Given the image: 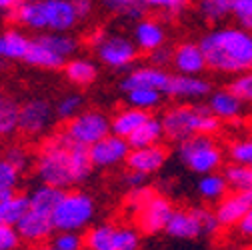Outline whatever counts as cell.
Instances as JSON below:
<instances>
[{
	"mask_svg": "<svg viewBox=\"0 0 252 250\" xmlns=\"http://www.w3.org/2000/svg\"><path fill=\"white\" fill-rule=\"evenodd\" d=\"M90 154V162L94 168H112L122 162H126L130 154V144L126 138H120L116 134H108L96 144H92L88 148Z\"/></svg>",
	"mask_w": 252,
	"mask_h": 250,
	"instance_id": "8fae6325",
	"label": "cell"
},
{
	"mask_svg": "<svg viewBox=\"0 0 252 250\" xmlns=\"http://www.w3.org/2000/svg\"><path fill=\"white\" fill-rule=\"evenodd\" d=\"M20 2H40V0H20Z\"/></svg>",
	"mask_w": 252,
	"mask_h": 250,
	"instance_id": "6f0895ef",
	"label": "cell"
},
{
	"mask_svg": "<svg viewBox=\"0 0 252 250\" xmlns=\"http://www.w3.org/2000/svg\"><path fill=\"white\" fill-rule=\"evenodd\" d=\"M164 136V130H162V122L160 118H148L140 128H136L128 138V144L130 148H142V146H152V144H158L160 138Z\"/></svg>",
	"mask_w": 252,
	"mask_h": 250,
	"instance_id": "f1b7e54d",
	"label": "cell"
},
{
	"mask_svg": "<svg viewBox=\"0 0 252 250\" xmlns=\"http://www.w3.org/2000/svg\"><path fill=\"white\" fill-rule=\"evenodd\" d=\"M198 12L208 22H220L232 14V0H200Z\"/></svg>",
	"mask_w": 252,
	"mask_h": 250,
	"instance_id": "836d02e7",
	"label": "cell"
},
{
	"mask_svg": "<svg viewBox=\"0 0 252 250\" xmlns=\"http://www.w3.org/2000/svg\"><path fill=\"white\" fill-rule=\"evenodd\" d=\"M252 208V192H228L224 198L216 202L214 214L218 218L220 228L236 226L242 216Z\"/></svg>",
	"mask_w": 252,
	"mask_h": 250,
	"instance_id": "5bb4252c",
	"label": "cell"
},
{
	"mask_svg": "<svg viewBox=\"0 0 252 250\" xmlns=\"http://www.w3.org/2000/svg\"><path fill=\"white\" fill-rule=\"evenodd\" d=\"M64 130L74 142L90 148L110 134V118L100 110H80L66 122Z\"/></svg>",
	"mask_w": 252,
	"mask_h": 250,
	"instance_id": "52a82bcc",
	"label": "cell"
},
{
	"mask_svg": "<svg viewBox=\"0 0 252 250\" xmlns=\"http://www.w3.org/2000/svg\"><path fill=\"white\" fill-rule=\"evenodd\" d=\"M150 62L154 66H158V68H162L164 64H170L172 62V52H168V48H158V50H154V52H150Z\"/></svg>",
	"mask_w": 252,
	"mask_h": 250,
	"instance_id": "681fc988",
	"label": "cell"
},
{
	"mask_svg": "<svg viewBox=\"0 0 252 250\" xmlns=\"http://www.w3.org/2000/svg\"><path fill=\"white\" fill-rule=\"evenodd\" d=\"M22 238L16 230V226L0 224V250H18Z\"/></svg>",
	"mask_w": 252,
	"mask_h": 250,
	"instance_id": "f6af8a7d",
	"label": "cell"
},
{
	"mask_svg": "<svg viewBox=\"0 0 252 250\" xmlns=\"http://www.w3.org/2000/svg\"><path fill=\"white\" fill-rule=\"evenodd\" d=\"M28 210V194L8 192L0 194V224H10L16 226L20 222V218Z\"/></svg>",
	"mask_w": 252,
	"mask_h": 250,
	"instance_id": "484cf974",
	"label": "cell"
},
{
	"mask_svg": "<svg viewBox=\"0 0 252 250\" xmlns=\"http://www.w3.org/2000/svg\"><path fill=\"white\" fill-rule=\"evenodd\" d=\"M208 68L242 74L252 70V32L240 26L214 28L200 42Z\"/></svg>",
	"mask_w": 252,
	"mask_h": 250,
	"instance_id": "7a4b0ae2",
	"label": "cell"
},
{
	"mask_svg": "<svg viewBox=\"0 0 252 250\" xmlns=\"http://www.w3.org/2000/svg\"><path fill=\"white\" fill-rule=\"evenodd\" d=\"M166 40V32L158 20L152 18H144L134 26V44L140 52H154L164 46Z\"/></svg>",
	"mask_w": 252,
	"mask_h": 250,
	"instance_id": "44dd1931",
	"label": "cell"
},
{
	"mask_svg": "<svg viewBox=\"0 0 252 250\" xmlns=\"http://www.w3.org/2000/svg\"><path fill=\"white\" fill-rule=\"evenodd\" d=\"M96 56L102 64H106L112 70H124L134 64V60L138 56V48L132 40L124 36H104L102 42L94 48Z\"/></svg>",
	"mask_w": 252,
	"mask_h": 250,
	"instance_id": "30bf717a",
	"label": "cell"
},
{
	"mask_svg": "<svg viewBox=\"0 0 252 250\" xmlns=\"http://www.w3.org/2000/svg\"><path fill=\"white\" fill-rule=\"evenodd\" d=\"M140 4L144 8H154L166 14H180L186 8L188 0H140Z\"/></svg>",
	"mask_w": 252,
	"mask_h": 250,
	"instance_id": "ee69618b",
	"label": "cell"
},
{
	"mask_svg": "<svg viewBox=\"0 0 252 250\" xmlns=\"http://www.w3.org/2000/svg\"><path fill=\"white\" fill-rule=\"evenodd\" d=\"M228 88L242 102H252V70L236 74V78L228 84Z\"/></svg>",
	"mask_w": 252,
	"mask_h": 250,
	"instance_id": "60d3db41",
	"label": "cell"
},
{
	"mask_svg": "<svg viewBox=\"0 0 252 250\" xmlns=\"http://www.w3.org/2000/svg\"><path fill=\"white\" fill-rule=\"evenodd\" d=\"M10 18L24 30H34V32H44L46 22L40 2H20L12 12Z\"/></svg>",
	"mask_w": 252,
	"mask_h": 250,
	"instance_id": "d4e9b609",
	"label": "cell"
},
{
	"mask_svg": "<svg viewBox=\"0 0 252 250\" xmlns=\"http://www.w3.org/2000/svg\"><path fill=\"white\" fill-rule=\"evenodd\" d=\"M174 70L178 74H186V76H198L202 74L208 64H206V56L200 48V44L196 42H182L176 46V50L172 52V62Z\"/></svg>",
	"mask_w": 252,
	"mask_h": 250,
	"instance_id": "2e32d148",
	"label": "cell"
},
{
	"mask_svg": "<svg viewBox=\"0 0 252 250\" xmlns=\"http://www.w3.org/2000/svg\"><path fill=\"white\" fill-rule=\"evenodd\" d=\"M18 104L6 100L0 108V138H10L18 132Z\"/></svg>",
	"mask_w": 252,
	"mask_h": 250,
	"instance_id": "d590c367",
	"label": "cell"
},
{
	"mask_svg": "<svg viewBox=\"0 0 252 250\" xmlns=\"http://www.w3.org/2000/svg\"><path fill=\"white\" fill-rule=\"evenodd\" d=\"M16 230L24 242L30 244H44L54 236V224H52V216L34 208H28L26 214L20 218V222L16 224Z\"/></svg>",
	"mask_w": 252,
	"mask_h": 250,
	"instance_id": "7c38bea8",
	"label": "cell"
},
{
	"mask_svg": "<svg viewBox=\"0 0 252 250\" xmlns=\"http://www.w3.org/2000/svg\"><path fill=\"white\" fill-rule=\"evenodd\" d=\"M32 164L40 184L56 186L60 190H70L86 182L94 168L88 148L74 142L66 130L48 134L38 146Z\"/></svg>",
	"mask_w": 252,
	"mask_h": 250,
	"instance_id": "6da1fadb",
	"label": "cell"
},
{
	"mask_svg": "<svg viewBox=\"0 0 252 250\" xmlns=\"http://www.w3.org/2000/svg\"><path fill=\"white\" fill-rule=\"evenodd\" d=\"M196 212H198V218H200V224H202V232L204 234H214L216 230H220V224H218V218H216L214 210L196 206Z\"/></svg>",
	"mask_w": 252,
	"mask_h": 250,
	"instance_id": "7dc6e473",
	"label": "cell"
},
{
	"mask_svg": "<svg viewBox=\"0 0 252 250\" xmlns=\"http://www.w3.org/2000/svg\"><path fill=\"white\" fill-rule=\"evenodd\" d=\"M72 6L76 10L78 20H86L92 14V10H94V2H92V0H72Z\"/></svg>",
	"mask_w": 252,
	"mask_h": 250,
	"instance_id": "f907efd6",
	"label": "cell"
},
{
	"mask_svg": "<svg viewBox=\"0 0 252 250\" xmlns=\"http://www.w3.org/2000/svg\"><path fill=\"white\" fill-rule=\"evenodd\" d=\"M170 76L172 74H168L164 68H158V66L134 68L128 76L122 80V90H130V88H156V90L164 92L166 86H168Z\"/></svg>",
	"mask_w": 252,
	"mask_h": 250,
	"instance_id": "d6986e66",
	"label": "cell"
},
{
	"mask_svg": "<svg viewBox=\"0 0 252 250\" xmlns=\"http://www.w3.org/2000/svg\"><path fill=\"white\" fill-rule=\"evenodd\" d=\"M64 74L68 78V82L76 84V86H88L96 80L98 76V68L90 58H80V56H72L66 60L64 64Z\"/></svg>",
	"mask_w": 252,
	"mask_h": 250,
	"instance_id": "4316f807",
	"label": "cell"
},
{
	"mask_svg": "<svg viewBox=\"0 0 252 250\" xmlns=\"http://www.w3.org/2000/svg\"><path fill=\"white\" fill-rule=\"evenodd\" d=\"M30 38L20 26H10L0 32V58L2 60H22L30 48Z\"/></svg>",
	"mask_w": 252,
	"mask_h": 250,
	"instance_id": "7402d4cb",
	"label": "cell"
},
{
	"mask_svg": "<svg viewBox=\"0 0 252 250\" xmlns=\"http://www.w3.org/2000/svg\"><path fill=\"white\" fill-rule=\"evenodd\" d=\"M52 246L58 250H84V234L82 232H72V230H60L54 232L50 238Z\"/></svg>",
	"mask_w": 252,
	"mask_h": 250,
	"instance_id": "f35d334b",
	"label": "cell"
},
{
	"mask_svg": "<svg viewBox=\"0 0 252 250\" xmlns=\"http://www.w3.org/2000/svg\"><path fill=\"white\" fill-rule=\"evenodd\" d=\"M2 156H4L6 160H10L20 172H24V170L30 166V152H28V148L22 146V144H10V146L4 150Z\"/></svg>",
	"mask_w": 252,
	"mask_h": 250,
	"instance_id": "7bdbcfd3",
	"label": "cell"
},
{
	"mask_svg": "<svg viewBox=\"0 0 252 250\" xmlns=\"http://www.w3.org/2000/svg\"><path fill=\"white\" fill-rule=\"evenodd\" d=\"M104 36H106L104 30H94V32L88 36V44H90V48H96V46L102 42Z\"/></svg>",
	"mask_w": 252,
	"mask_h": 250,
	"instance_id": "f5cc1de1",
	"label": "cell"
},
{
	"mask_svg": "<svg viewBox=\"0 0 252 250\" xmlns=\"http://www.w3.org/2000/svg\"><path fill=\"white\" fill-rule=\"evenodd\" d=\"M168 160V150L162 144H152L142 148H130V154L126 158L128 170H136L142 174H154L158 172Z\"/></svg>",
	"mask_w": 252,
	"mask_h": 250,
	"instance_id": "9a60e30c",
	"label": "cell"
},
{
	"mask_svg": "<svg viewBox=\"0 0 252 250\" xmlns=\"http://www.w3.org/2000/svg\"><path fill=\"white\" fill-rule=\"evenodd\" d=\"M242 104L244 102L230 88L210 92V98H208V110L218 120H236L242 114Z\"/></svg>",
	"mask_w": 252,
	"mask_h": 250,
	"instance_id": "603a6c76",
	"label": "cell"
},
{
	"mask_svg": "<svg viewBox=\"0 0 252 250\" xmlns=\"http://www.w3.org/2000/svg\"><path fill=\"white\" fill-rule=\"evenodd\" d=\"M40 38L64 60L72 58L74 52L78 50V40L66 32H40Z\"/></svg>",
	"mask_w": 252,
	"mask_h": 250,
	"instance_id": "d6a6232c",
	"label": "cell"
},
{
	"mask_svg": "<svg viewBox=\"0 0 252 250\" xmlns=\"http://www.w3.org/2000/svg\"><path fill=\"white\" fill-rule=\"evenodd\" d=\"M244 250H252V246H248V248H244Z\"/></svg>",
	"mask_w": 252,
	"mask_h": 250,
	"instance_id": "680465c9",
	"label": "cell"
},
{
	"mask_svg": "<svg viewBox=\"0 0 252 250\" xmlns=\"http://www.w3.org/2000/svg\"><path fill=\"white\" fill-rule=\"evenodd\" d=\"M0 60H2V58H0Z\"/></svg>",
	"mask_w": 252,
	"mask_h": 250,
	"instance_id": "91938a15",
	"label": "cell"
},
{
	"mask_svg": "<svg viewBox=\"0 0 252 250\" xmlns=\"http://www.w3.org/2000/svg\"><path fill=\"white\" fill-rule=\"evenodd\" d=\"M24 62L32 68H40V70H58V68H64L66 60L62 58L60 54H56L42 38L40 34L34 36L30 40V48L24 56Z\"/></svg>",
	"mask_w": 252,
	"mask_h": 250,
	"instance_id": "ffe728a7",
	"label": "cell"
},
{
	"mask_svg": "<svg viewBox=\"0 0 252 250\" xmlns=\"http://www.w3.org/2000/svg\"><path fill=\"white\" fill-rule=\"evenodd\" d=\"M94 216H96V200L84 190L70 188L64 190L60 202L56 204L52 212V224L56 232L60 230L82 232L90 228Z\"/></svg>",
	"mask_w": 252,
	"mask_h": 250,
	"instance_id": "277c9868",
	"label": "cell"
},
{
	"mask_svg": "<svg viewBox=\"0 0 252 250\" xmlns=\"http://www.w3.org/2000/svg\"><path fill=\"white\" fill-rule=\"evenodd\" d=\"M4 102H6V98L2 96V92H0V108H2V104H4Z\"/></svg>",
	"mask_w": 252,
	"mask_h": 250,
	"instance_id": "9f6ffc18",
	"label": "cell"
},
{
	"mask_svg": "<svg viewBox=\"0 0 252 250\" xmlns=\"http://www.w3.org/2000/svg\"><path fill=\"white\" fill-rule=\"evenodd\" d=\"M20 178H22V172L10 160H6L4 156H0V194L16 192Z\"/></svg>",
	"mask_w": 252,
	"mask_h": 250,
	"instance_id": "e575fe53",
	"label": "cell"
},
{
	"mask_svg": "<svg viewBox=\"0 0 252 250\" xmlns=\"http://www.w3.org/2000/svg\"><path fill=\"white\" fill-rule=\"evenodd\" d=\"M228 158H230V162L252 166V136H244V138L230 142Z\"/></svg>",
	"mask_w": 252,
	"mask_h": 250,
	"instance_id": "74e56055",
	"label": "cell"
},
{
	"mask_svg": "<svg viewBox=\"0 0 252 250\" xmlns=\"http://www.w3.org/2000/svg\"><path fill=\"white\" fill-rule=\"evenodd\" d=\"M154 194V190L150 188V186H138V188H132L130 192H128V196H126V206H128L130 210H132V214L150 198Z\"/></svg>",
	"mask_w": 252,
	"mask_h": 250,
	"instance_id": "bcb514c9",
	"label": "cell"
},
{
	"mask_svg": "<svg viewBox=\"0 0 252 250\" xmlns=\"http://www.w3.org/2000/svg\"><path fill=\"white\" fill-rule=\"evenodd\" d=\"M196 190L200 194V198L208 200V202H218L220 198H224L230 188L226 184V178L218 172H210V174H202L198 184H196Z\"/></svg>",
	"mask_w": 252,
	"mask_h": 250,
	"instance_id": "f546056e",
	"label": "cell"
},
{
	"mask_svg": "<svg viewBox=\"0 0 252 250\" xmlns=\"http://www.w3.org/2000/svg\"><path fill=\"white\" fill-rule=\"evenodd\" d=\"M54 106L44 98H32L18 108V132L28 138H38L46 134L54 120Z\"/></svg>",
	"mask_w": 252,
	"mask_h": 250,
	"instance_id": "ba28073f",
	"label": "cell"
},
{
	"mask_svg": "<svg viewBox=\"0 0 252 250\" xmlns=\"http://www.w3.org/2000/svg\"><path fill=\"white\" fill-rule=\"evenodd\" d=\"M34 250H58V248H54L52 244H38Z\"/></svg>",
	"mask_w": 252,
	"mask_h": 250,
	"instance_id": "11a10c76",
	"label": "cell"
},
{
	"mask_svg": "<svg viewBox=\"0 0 252 250\" xmlns=\"http://www.w3.org/2000/svg\"><path fill=\"white\" fill-rule=\"evenodd\" d=\"M236 230L242 238H252V208L242 216V220L236 224Z\"/></svg>",
	"mask_w": 252,
	"mask_h": 250,
	"instance_id": "816d5d0a",
	"label": "cell"
},
{
	"mask_svg": "<svg viewBox=\"0 0 252 250\" xmlns=\"http://www.w3.org/2000/svg\"><path fill=\"white\" fill-rule=\"evenodd\" d=\"M232 16L240 28L252 32V0H232Z\"/></svg>",
	"mask_w": 252,
	"mask_h": 250,
	"instance_id": "b9f144b4",
	"label": "cell"
},
{
	"mask_svg": "<svg viewBox=\"0 0 252 250\" xmlns=\"http://www.w3.org/2000/svg\"><path fill=\"white\" fill-rule=\"evenodd\" d=\"M174 212L172 202L162 194H152L136 212H134V222L136 228L142 234H158L166 230V224Z\"/></svg>",
	"mask_w": 252,
	"mask_h": 250,
	"instance_id": "9c48e42d",
	"label": "cell"
},
{
	"mask_svg": "<svg viewBox=\"0 0 252 250\" xmlns=\"http://www.w3.org/2000/svg\"><path fill=\"white\" fill-rule=\"evenodd\" d=\"M46 30L50 32H68L80 20L72 6V0H40Z\"/></svg>",
	"mask_w": 252,
	"mask_h": 250,
	"instance_id": "4fadbf2b",
	"label": "cell"
},
{
	"mask_svg": "<svg viewBox=\"0 0 252 250\" xmlns=\"http://www.w3.org/2000/svg\"><path fill=\"white\" fill-rule=\"evenodd\" d=\"M164 232L178 240H192L204 234L196 208H174Z\"/></svg>",
	"mask_w": 252,
	"mask_h": 250,
	"instance_id": "ac0fdd59",
	"label": "cell"
},
{
	"mask_svg": "<svg viewBox=\"0 0 252 250\" xmlns=\"http://www.w3.org/2000/svg\"><path fill=\"white\" fill-rule=\"evenodd\" d=\"M146 174H142V172H136V170H128L124 174V178H122V182L128 186V190H132V188H138V186H144L146 184Z\"/></svg>",
	"mask_w": 252,
	"mask_h": 250,
	"instance_id": "c3c4849f",
	"label": "cell"
},
{
	"mask_svg": "<svg viewBox=\"0 0 252 250\" xmlns=\"http://www.w3.org/2000/svg\"><path fill=\"white\" fill-rule=\"evenodd\" d=\"M222 176L226 178L230 192H252V166L230 162L224 166Z\"/></svg>",
	"mask_w": 252,
	"mask_h": 250,
	"instance_id": "4dcf8cb0",
	"label": "cell"
},
{
	"mask_svg": "<svg viewBox=\"0 0 252 250\" xmlns=\"http://www.w3.org/2000/svg\"><path fill=\"white\" fill-rule=\"evenodd\" d=\"M64 190L56 188V186H48V184H38L36 188L30 190L28 194V208H34L40 212H46L52 216L56 204L60 202Z\"/></svg>",
	"mask_w": 252,
	"mask_h": 250,
	"instance_id": "83f0119b",
	"label": "cell"
},
{
	"mask_svg": "<svg viewBox=\"0 0 252 250\" xmlns=\"http://www.w3.org/2000/svg\"><path fill=\"white\" fill-rule=\"evenodd\" d=\"M84 250H140V230L102 222L84 232Z\"/></svg>",
	"mask_w": 252,
	"mask_h": 250,
	"instance_id": "8992f818",
	"label": "cell"
},
{
	"mask_svg": "<svg viewBox=\"0 0 252 250\" xmlns=\"http://www.w3.org/2000/svg\"><path fill=\"white\" fill-rule=\"evenodd\" d=\"M212 92L210 82H206L200 76H186V74H172L168 80V86L164 90L166 96L182 98V100H196L202 96H208Z\"/></svg>",
	"mask_w": 252,
	"mask_h": 250,
	"instance_id": "e0dca14e",
	"label": "cell"
},
{
	"mask_svg": "<svg viewBox=\"0 0 252 250\" xmlns=\"http://www.w3.org/2000/svg\"><path fill=\"white\" fill-rule=\"evenodd\" d=\"M20 4V0H0V10L2 12H12Z\"/></svg>",
	"mask_w": 252,
	"mask_h": 250,
	"instance_id": "db71d44e",
	"label": "cell"
},
{
	"mask_svg": "<svg viewBox=\"0 0 252 250\" xmlns=\"http://www.w3.org/2000/svg\"><path fill=\"white\" fill-rule=\"evenodd\" d=\"M148 118H150V114L146 110H138V108H132V106L122 108L110 118V132L120 136V138H128L136 128L142 126Z\"/></svg>",
	"mask_w": 252,
	"mask_h": 250,
	"instance_id": "cb8c5ba5",
	"label": "cell"
},
{
	"mask_svg": "<svg viewBox=\"0 0 252 250\" xmlns=\"http://www.w3.org/2000/svg\"><path fill=\"white\" fill-rule=\"evenodd\" d=\"M102 2L118 12V14H124V16H128V18H138L144 10V6L140 4V0H102Z\"/></svg>",
	"mask_w": 252,
	"mask_h": 250,
	"instance_id": "ab89813d",
	"label": "cell"
},
{
	"mask_svg": "<svg viewBox=\"0 0 252 250\" xmlns=\"http://www.w3.org/2000/svg\"><path fill=\"white\" fill-rule=\"evenodd\" d=\"M124 94H126L128 106L146 110V112L160 106V102L164 98V92L156 90V88H130V90H124Z\"/></svg>",
	"mask_w": 252,
	"mask_h": 250,
	"instance_id": "1f68e13d",
	"label": "cell"
},
{
	"mask_svg": "<svg viewBox=\"0 0 252 250\" xmlns=\"http://www.w3.org/2000/svg\"><path fill=\"white\" fill-rule=\"evenodd\" d=\"M80 110H82V96L76 94V92H68V94H64L54 104V116L66 122L74 118Z\"/></svg>",
	"mask_w": 252,
	"mask_h": 250,
	"instance_id": "8d00e7d4",
	"label": "cell"
},
{
	"mask_svg": "<svg viewBox=\"0 0 252 250\" xmlns=\"http://www.w3.org/2000/svg\"><path fill=\"white\" fill-rule=\"evenodd\" d=\"M160 122L164 136L176 144L198 134L212 136L220 128V120L208 110V106H196V104L172 106L162 114Z\"/></svg>",
	"mask_w": 252,
	"mask_h": 250,
	"instance_id": "3957f363",
	"label": "cell"
},
{
	"mask_svg": "<svg viewBox=\"0 0 252 250\" xmlns=\"http://www.w3.org/2000/svg\"><path fill=\"white\" fill-rule=\"evenodd\" d=\"M178 158L188 170L202 176V174L218 172L222 168L224 152L212 136L198 134L192 138H186L178 144Z\"/></svg>",
	"mask_w": 252,
	"mask_h": 250,
	"instance_id": "5b68a950",
	"label": "cell"
}]
</instances>
